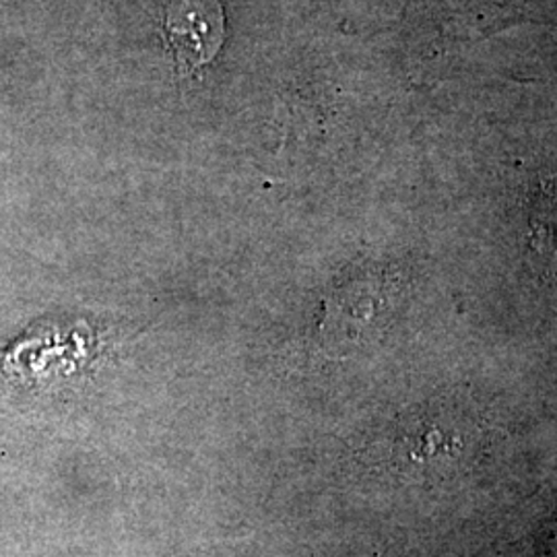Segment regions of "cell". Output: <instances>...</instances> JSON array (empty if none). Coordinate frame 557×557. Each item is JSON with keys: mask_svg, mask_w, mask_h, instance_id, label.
Segmentation results:
<instances>
[{"mask_svg": "<svg viewBox=\"0 0 557 557\" xmlns=\"http://www.w3.org/2000/svg\"><path fill=\"white\" fill-rule=\"evenodd\" d=\"M163 36L180 71L193 73L215 57L223 41V11L218 0H170Z\"/></svg>", "mask_w": 557, "mask_h": 557, "instance_id": "6da1fadb", "label": "cell"}, {"mask_svg": "<svg viewBox=\"0 0 557 557\" xmlns=\"http://www.w3.org/2000/svg\"><path fill=\"white\" fill-rule=\"evenodd\" d=\"M391 296H379L376 287L368 285H349L337 292L329 301L326 324L343 331H361L372 326L380 312L388 306ZM349 335V333H345Z\"/></svg>", "mask_w": 557, "mask_h": 557, "instance_id": "7a4b0ae2", "label": "cell"}, {"mask_svg": "<svg viewBox=\"0 0 557 557\" xmlns=\"http://www.w3.org/2000/svg\"><path fill=\"white\" fill-rule=\"evenodd\" d=\"M533 236L537 239L539 252L557 257V195L541 193L535 200V211L531 218Z\"/></svg>", "mask_w": 557, "mask_h": 557, "instance_id": "3957f363", "label": "cell"}]
</instances>
